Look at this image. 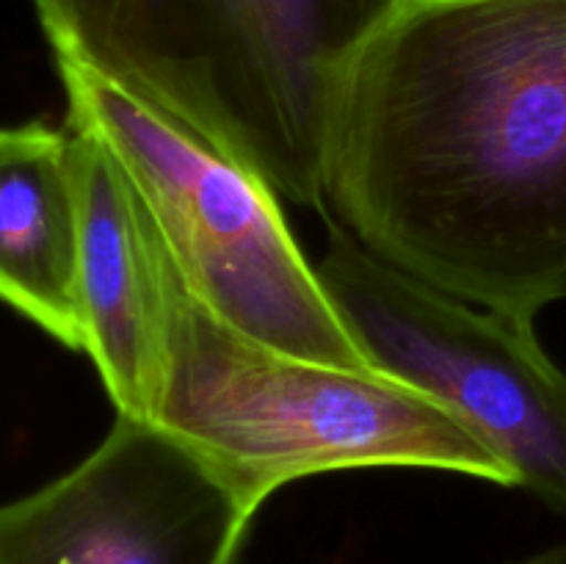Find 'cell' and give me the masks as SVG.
<instances>
[{
  "instance_id": "3",
  "label": "cell",
  "mask_w": 566,
  "mask_h": 564,
  "mask_svg": "<svg viewBox=\"0 0 566 564\" xmlns=\"http://www.w3.org/2000/svg\"><path fill=\"white\" fill-rule=\"evenodd\" d=\"M164 374L153 424L213 459L254 503L343 468H434L514 487L486 442L423 393L374 370L243 335L182 280L158 232Z\"/></svg>"
},
{
  "instance_id": "2",
  "label": "cell",
  "mask_w": 566,
  "mask_h": 564,
  "mask_svg": "<svg viewBox=\"0 0 566 564\" xmlns=\"http://www.w3.org/2000/svg\"><path fill=\"white\" fill-rule=\"evenodd\" d=\"M398 0H31L55 61L155 105L326 213L332 125Z\"/></svg>"
},
{
  "instance_id": "7",
  "label": "cell",
  "mask_w": 566,
  "mask_h": 564,
  "mask_svg": "<svg viewBox=\"0 0 566 564\" xmlns=\"http://www.w3.org/2000/svg\"><path fill=\"white\" fill-rule=\"evenodd\" d=\"M70 133L81 197L83 352L116 415L153 420L164 374L158 227L108 144L81 127Z\"/></svg>"
},
{
  "instance_id": "5",
  "label": "cell",
  "mask_w": 566,
  "mask_h": 564,
  "mask_svg": "<svg viewBox=\"0 0 566 564\" xmlns=\"http://www.w3.org/2000/svg\"><path fill=\"white\" fill-rule=\"evenodd\" d=\"M318 276L376 374L462 420L523 487L566 514V374L534 321L451 296L332 230Z\"/></svg>"
},
{
  "instance_id": "8",
  "label": "cell",
  "mask_w": 566,
  "mask_h": 564,
  "mask_svg": "<svg viewBox=\"0 0 566 564\" xmlns=\"http://www.w3.org/2000/svg\"><path fill=\"white\" fill-rule=\"evenodd\" d=\"M81 197L72 133L44 122L0 127V302L83 352Z\"/></svg>"
},
{
  "instance_id": "1",
  "label": "cell",
  "mask_w": 566,
  "mask_h": 564,
  "mask_svg": "<svg viewBox=\"0 0 566 564\" xmlns=\"http://www.w3.org/2000/svg\"><path fill=\"white\" fill-rule=\"evenodd\" d=\"M326 210L470 304L566 299V0H398L343 88Z\"/></svg>"
},
{
  "instance_id": "4",
  "label": "cell",
  "mask_w": 566,
  "mask_h": 564,
  "mask_svg": "<svg viewBox=\"0 0 566 564\" xmlns=\"http://www.w3.org/2000/svg\"><path fill=\"white\" fill-rule=\"evenodd\" d=\"M55 70L70 127L108 144L182 280L219 318L280 352L374 370L263 177L105 77L70 61H55Z\"/></svg>"
},
{
  "instance_id": "6",
  "label": "cell",
  "mask_w": 566,
  "mask_h": 564,
  "mask_svg": "<svg viewBox=\"0 0 566 564\" xmlns=\"http://www.w3.org/2000/svg\"><path fill=\"white\" fill-rule=\"evenodd\" d=\"M258 512L191 442L116 415L75 468L0 503V564H235Z\"/></svg>"
},
{
  "instance_id": "9",
  "label": "cell",
  "mask_w": 566,
  "mask_h": 564,
  "mask_svg": "<svg viewBox=\"0 0 566 564\" xmlns=\"http://www.w3.org/2000/svg\"><path fill=\"white\" fill-rule=\"evenodd\" d=\"M517 564H566V542H562V545L556 547H547V551L536 553V556L531 558H523V562Z\"/></svg>"
}]
</instances>
